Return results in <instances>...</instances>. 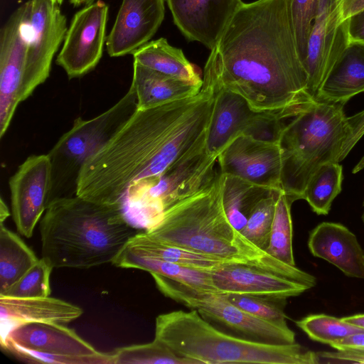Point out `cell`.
<instances>
[{
    "label": "cell",
    "instance_id": "6da1fadb",
    "mask_svg": "<svg viewBox=\"0 0 364 364\" xmlns=\"http://www.w3.org/2000/svg\"><path fill=\"white\" fill-rule=\"evenodd\" d=\"M217 82L215 61L208 57L198 94L137 109L85 162L78 177L76 195L97 203L122 207L133 185L160 175L205 133Z\"/></svg>",
    "mask_w": 364,
    "mask_h": 364
},
{
    "label": "cell",
    "instance_id": "7a4b0ae2",
    "mask_svg": "<svg viewBox=\"0 0 364 364\" xmlns=\"http://www.w3.org/2000/svg\"><path fill=\"white\" fill-rule=\"evenodd\" d=\"M210 52L223 85L253 109L294 117L316 101L308 91L289 0L243 3Z\"/></svg>",
    "mask_w": 364,
    "mask_h": 364
},
{
    "label": "cell",
    "instance_id": "3957f363",
    "mask_svg": "<svg viewBox=\"0 0 364 364\" xmlns=\"http://www.w3.org/2000/svg\"><path fill=\"white\" fill-rule=\"evenodd\" d=\"M222 185L218 170L211 185L168 208L145 232L168 244L255 266L314 287V276L273 257L231 224L223 205Z\"/></svg>",
    "mask_w": 364,
    "mask_h": 364
},
{
    "label": "cell",
    "instance_id": "277c9868",
    "mask_svg": "<svg viewBox=\"0 0 364 364\" xmlns=\"http://www.w3.org/2000/svg\"><path fill=\"white\" fill-rule=\"evenodd\" d=\"M39 231L42 257L53 268L88 269L112 262L139 230L127 220L122 208L78 196L52 200Z\"/></svg>",
    "mask_w": 364,
    "mask_h": 364
},
{
    "label": "cell",
    "instance_id": "5b68a950",
    "mask_svg": "<svg viewBox=\"0 0 364 364\" xmlns=\"http://www.w3.org/2000/svg\"><path fill=\"white\" fill-rule=\"evenodd\" d=\"M343 105L316 100L284 127L278 142L281 189L292 202L303 199L321 165L343 161L364 135V110L346 117Z\"/></svg>",
    "mask_w": 364,
    "mask_h": 364
},
{
    "label": "cell",
    "instance_id": "8992f818",
    "mask_svg": "<svg viewBox=\"0 0 364 364\" xmlns=\"http://www.w3.org/2000/svg\"><path fill=\"white\" fill-rule=\"evenodd\" d=\"M154 338L196 364H318L317 353L296 342L274 343L237 338L215 328L194 309L159 315Z\"/></svg>",
    "mask_w": 364,
    "mask_h": 364
},
{
    "label": "cell",
    "instance_id": "52a82bcc",
    "mask_svg": "<svg viewBox=\"0 0 364 364\" xmlns=\"http://www.w3.org/2000/svg\"><path fill=\"white\" fill-rule=\"evenodd\" d=\"M205 133L160 175L139 181L127 191L122 210L136 229L146 231L164 212L213 183L218 170L217 156L210 154Z\"/></svg>",
    "mask_w": 364,
    "mask_h": 364
},
{
    "label": "cell",
    "instance_id": "ba28073f",
    "mask_svg": "<svg viewBox=\"0 0 364 364\" xmlns=\"http://www.w3.org/2000/svg\"><path fill=\"white\" fill-rule=\"evenodd\" d=\"M137 109L132 85L109 109L90 119L77 118L48 152L52 165L48 205L59 198L76 196L80 172L85 162L100 150ZM48 207V206H47Z\"/></svg>",
    "mask_w": 364,
    "mask_h": 364
},
{
    "label": "cell",
    "instance_id": "9c48e42d",
    "mask_svg": "<svg viewBox=\"0 0 364 364\" xmlns=\"http://www.w3.org/2000/svg\"><path fill=\"white\" fill-rule=\"evenodd\" d=\"M210 54L215 61L218 82L205 134L208 153L218 157L230 142L241 135L278 143L285 126L282 121L290 116L284 112L253 109L244 97L223 85L215 58L211 52Z\"/></svg>",
    "mask_w": 364,
    "mask_h": 364
},
{
    "label": "cell",
    "instance_id": "30bf717a",
    "mask_svg": "<svg viewBox=\"0 0 364 364\" xmlns=\"http://www.w3.org/2000/svg\"><path fill=\"white\" fill-rule=\"evenodd\" d=\"M151 275L164 296L196 310L207 321L220 323L263 342H296L295 333L289 326H281L250 314L230 302L223 294L190 287L156 274Z\"/></svg>",
    "mask_w": 364,
    "mask_h": 364
},
{
    "label": "cell",
    "instance_id": "8fae6325",
    "mask_svg": "<svg viewBox=\"0 0 364 364\" xmlns=\"http://www.w3.org/2000/svg\"><path fill=\"white\" fill-rule=\"evenodd\" d=\"M30 28L21 102L48 77L68 30L66 17L51 0H30Z\"/></svg>",
    "mask_w": 364,
    "mask_h": 364
},
{
    "label": "cell",
    "instance_id": "7c38bea8",
    "mask_svg": "<svg viewBox=\"0 0 364 364\" xmlns=\"http://www.w3.org/2000/svg\"><path fill=\"white\" fill-rule=\"evenodd\" d=\"M30 0L17 8L0 32V137L6 134L21 102L30 37Z\"/></svg>",
    "mask_w": 364,
    "mask_h": 364
},
{
    "label": "cell",
    "instance_id": "4fadbf2b",
    "mask_svg": "<svg viewBox=\"0 0 364 364\" xmlns=\"http://www.w3.org/2000/svg\"><path fill=\"white\" fill-rule=\"evenodd\" d=\"M108 11V5L98 0L74 15L56 58L69 78L87 74L100 62L106 42Z\"/></svg>",
    "mask_w": 364,
    "mask_h": 364
},
{
    "label": "cell",
    "instance_id": "5bb4252c",
    "mask_svg": "<svg viewBox=\"0 0 364 364\" xmlns=\"http://www.w3.org/2000/svg\"><path fill=\"white\" fill-rule=\"evenodd\" d=\"M341 1L320 0L309 38L304 68L308 74V91L315 100L319 87L350 41L348 19H342Z\"/></svg>",
    "mask_w": 364,
    "mask_h": 364
},
{
    "label": "cell",
    "instance_id": "9a60e30c",
    "mask_svg": "<svg viewBox=\"0 0 364 364\" xmlns=\"http://www.w3.org/2000/svg\"><path fill=\"white\" fill-rule=\"evenodd\" d=\"M52 165L47 154L28 156L9 181L11 213L22 235L31 237L48 206Z\"/></svg>",
    "mask_w": 364,
    "mask_h": 364
},
{
    "label": "cell",
    "instance_id": "2e32d148",
    "mask_svg": "<svg viewBox=\"0 0 364 364\" xmlns=\"http://www.w3.org/2000/svg\"><path fill=\"white\" fill-rule=\"evenodd\" d=\"M220 172L258 186L281 189L282 153L278 143L241 135L218 156Z\"/></svg>",
    "mask_w": 364,
    "mask_h": 364
},
{
    "label": "cell",
    "instance_id": "e0dca14e",
    "mask_svg": "<svg viewBox=\"0 0 364 364\" xmlns=\"http://www.w3.org/2000/svg\"><path fill=\"white\" fill-rule=\"evenodd\" d=\"M210 272L217 293L225 295L243 294L287 300L309 289L295 280L242 263H227Z\"/></svg>",
    "mask_w": 364,
    "mask_h": 364
},
{
    "label": "cell",
    "instance_id": "ac0fdd59",
    "mask_svg": "<svg viewBox=\"0 0 364 364\" xmlns=\"http://www.w3.org/2000/svg\"><path fill=\"white\" fill-rule=\"evenodd\" d=\"M8 346L44 353L93 358L101 364H112L110 353L97 350L74 330L56 323L31 322L20 325L11 330L1 343L2 349Z\"/></svg>",
    "mask_w": 364,
    "mask_h": 364
},
{
    "label": "cell",
    "instance_id": "d6986e66",
    "mask_svg": "<svg viewBox=\"0 0 364 364\" xmlns=\"http://www.w3.org/2000/svg\"><path fill=\"white\" fill-rule=\"evenodd\" d=\"M173 20L189 41L213 49L241 0H166Z\"/></svg>",
    "mask_w": 364,
    "mask_h": 364
},
{
    "label": "cell",
    "instance_id": "ffe728a7",
    "mask_svg": "<svg viewBox=\"0 0 364 364\" xmlns=\"http://www.w3.org/2000/svg\"><path fill=\"white\" fill-rule=\"evenodd\" d=\"M165 14L164 0H122L106 37L110 57L132 54L154 36Z\"/></svg>",
    "mask_w": 364,
    "mask_h": 364
},
{
    "label": "cell",
    "instance_id": "44dd1931",
    "mask_svg": "<svg viewBox=\"0 0 364 364\" xmlns=\"http://www.w3.org/2000/svg\"><path fill=\"white\" fill-rule=\"evenodd\" d=\"M82 313L80 306L50 296L17 298L0 294V343L20 325L31 322L66 324Z\"/></svg>",
    "mask_w": 364,
    "mask_h": 364
},
{
    "label": "cell",
    "instance_id": "7402d4cb",
    "mask_svg": "<svg viewBox=\"0 0 364 364\" xmlns=\"http://www.w3.org/2000/svg\"><path fill=\"white\" fill-rule=\"evenodd\" d=\"M308 247L314 257L333 264L345 275L364 279V251L345 225L332 222L318 224L310 232Z\"/></svg>",
    "mask_w": 364,
    "mask_h": 364
},
{
    "label": "cell",
    "instance_id": "603a6c76",
    "mask_svg": "<svg viewBox=\"0 0 364 364\" xmlns=\"http://www.w3.org/2000/svg\"><path fill=\"white\" fill-rule=\"evenodd\" d=\"M364 92V43L350 41L321 85L318 101L345 105Z\"/></svg>",
    "mask_w": 364,
    "mask_h": 364
},
{
    "label": "cell",
    "instance_id": "cb8c5ba5",
    "mask_svg": "<svg viewBox=\"0 0 364 364\" xmlns=\"http://www.w3.org/2000/svg\"><path fill=\"white\" fill-rule=\"evenodd\" d=\"M132 85L136 92L138 109L193 97L202 87V85L173 78L134 62Z\"/></svg>",
    "mask_w": 364,
    "mask_h": 364
},
{
    "label": "cell",
    "instance_id": "d4e9b609",
    "mask_svg": "<svg viewBox=\"0 0 364 364\" xmlns=\"http://www.w3.org/2000/svg\"><path fill=\"white\" fill-rule=\"evenodd\" d=\"M132 55L134 63L180 80L203 85L200 73L182 50L171 46L164 38L149 41Z\"/></svg>",
    "mask_w": 364,
    "mask_h": 364
},
{
    "label": "cell",
    "instance_id": "484cf974",
    "mask_svg": "<svg viewBox=\"0 0 364 364\" xmlns=\"http://www.w3.org/2000/svg\"><path fill=\"white\" fill-rule=\"evenodd\" d=\"M112 264L117 267L146 271L151 274H156L190 287L217 293L210 271L194 269L141 255L124 247L117 254Z\"/></svg>",
    "mask_w": 364,
    "mask_h": 364
},
{
    "label": "cell",
    "instance_id": "4316f807",
    "mask_svg": "<svg viewBox=\"0 0 364 364\" xmlns=\"http://www.w3.org/2000/svg\"><path fill=\"white\" fill-rule=\"evenodd\" d=\"M124 247L141 255L201 270L211 271L227 263L237 262L166 243L142 230L132 236Z\"/></svg>",
    "mask_w": 364,
    "mask_h": 364
},
{
    "label": "cell",
    "instance_id": "83f0119b",
    "mask_svg": "<svg viewBox=\"0 0 364 364\" xmlns=\"http://www.w3.org/2000/svg\"><path fill=\"white\" fill-rule=\"evenodd\" d=\"M274 191L235 176L223 174L222 202L231 224L241 232L257 205Z\"/></svg>",
    "mask_w": 364,
    "mask_h": 364
},
{
    "label": "cell",
    "instance_id": "f1b7e54d",
    "mask_svg": "<svg viewBox=\"0 0 364 364\" xmlns=\"http://www.w3.org/2000/svg\"><path fill=\"white\" fill-rule=\"evenodd\" d=\"M39 259L16 233L0 225V294L16 283Z\"/></svg>",
    "mask_w": 364,
    "mask_h": 364
},
{
    "label": "cell",
    "instance_id": "f546056e",
    "mask_svg": "<svg viewBox=\"0 0 364 364\" xmlns=\"http://www.w3.org/2000/svg\"><path fill=\"white\" fill-rule=\"evenodd\" d=\"M342 181V166L336 162L325 163L310 177L303 199L317 215H327L333 200L341 192Z\"/></svg>",
    "mask_w": 364,
    "mask_h": 364
},
{
    "label": "cell",
    "instance_id": "4dcf8cb0",
    "mask_svg": "<svg viewBox=\"0 0 364 364\" xmlns=\"http://www.w3.org/2000/svg\"><path fill=\"white\" fill-rule=\"evenodd\" d=\"M292 203L281 189L276 203L267 252L285 264L296 266L292 248Z\"/></svg>",
    "mask_w": 364,
    "mask_h": 364
},
{
    "label": "cell",
    "instance_id": "1f68e13d",
    "mask_svg": "<svg viewBox=\"0 0 364 364\" xmlns=\"http://www.w3.org/2000/svg\"><path fill=\"white\" fill-rule=\"evenodd\" d=\"M110 354L112 364H196L176 355L156 338L151 343L116 348Z\"/></svg>",
    "mask_w": 364,
    "mask_h": 364
},
{
    "label": "cell",
    "instance_id": "d6a6232c",
    "mask_svg": "<svg viewBox=\"0 0 364 364\" xmlns=\"http://www.w3.org/2000/svg\"><path fill=\"white\" fill-rule=\"evenodd\" d=\"M296 326L311 340L332 345L364 329L332 316L311 314L296 321Z\"/></svg>",
    "mask_w": 364,
    "mask_h": 364
},
{
    "label": "cell",
    "instance_id": "836d02e7",
    "mask_svg": "<svg viewBox=\"0 0 364 364\" xmlns=\"http://www.w3.org/2000/svg\"><path fill=\"white\" fill-rule=\"evenodd\" d=\"M279 190L264 198L250 214L241 233L259 249L267 252Z\"/></svg>",
    "mask_w": 364,
    "mask_h": 364
},
{
    "label": "cell",
    "instance_id": "e575fe53",
    "mask_svg": "<svg viewBox=\"0 0 364 364\" xmlns=\"http://www.w3.org/2000/svg\"><path fill=\"white\" fill-rule=\"evenodd\" d=\"M53 269L48 261L42 257L1 294L17 298L48 296L51 293L50 278Z\"/></svg>",
    "mask_w": 364,
    "mask_h": 364
},
{
    "label": "cell",
    "instance_id": "d590c367",
    "mask_svg": "<svg viewBox=\"0 0 364 364\" xmlns=\"http://www.w3.org/2000/svg\"><path fill=\"white\" fill-rule=\"evenodd\" d=\"M320 0H289V13L299 58L304 67L308 42Z\"/></svg>",
    "mask_w": 364,
    "mask_h": 364
},
{
    "label": "cell",
    "instance_id": "8d00e7d4",
    "mask_svg": "<svg viewBox=\"0 0 364 364\" xmlns=\"http://www.w3.org/2000/svg\"><path fill=\"white\" fill-rule=\"evenodd\" d=\"M225 296L230 302L250 314L281 326H288L284 311L286 300L243 294H225Z\"/></svg>",
    "mask_w": 364,
    "mask_h": 364
},
{
    "label": "cell",
    "instance_id": "74e56055",
    "mask_svg": "<svg viewBox=\"0 0 364 364\" xmlns=\"http://www.w3.org/2000/svg\"><path fill=\"white\" fill-rule=\"evenodd\" d=\"M317 354L319 363H364V348H346Z\"/></svg>",
    "mask_w": 364,
    "mask_h": 364
},
{
    "label": "cell",
    "instance_id": "f35d334b",
    "mask_svg": "<svg viewBox=\"0 0 364 364\" xmlns=\"http://www.w3.org/2000/svg\"><path fill=\"white\" fill-rule=\"evenodd\" d=\"M348 32L350 41L364 43V10L348 18Z\"/></svg>",
    "mask_w": 364,
    "mask_h": 364
},
{
    "label": "cell",
    "instance_id": "ab89813d",
    "mask_svg": "<svg viewBox=\"0 0 364 364\" xmlns=\"http://www.w3.org/2000/svg\"><path fill=\"white\" fill-rule=\"evenodd\" d=\"M331 346L336 350L346 348H364V332L351 335Z\"/></svg>",
    "mask_w": 364,
    "mask_h": 364
},
{
    "label": "cell",
    "instance_id": "60d3db41",
    "mask_svg": "<svg viewBox=\"0 0 364 364\" xmlns=\"http://www.w3.org/2000/svg\"><path fill=\"white\" fill-rule=\"evenodd\" d=\"M341 14L343 21L364 10V0H341Z\"/></svg>",
    "mask_w": 364,
    "mask_h": 364
},
{
    "label": "cell",
    "instance_id": "b9f144b4",
    "mask_svg": "<svg viewBox=\"0 0 364 364\" xmlns=\"http://www.w3.org/2000/svg\"><path fill=\"white\" fill-rule=\"evenodd\" d=\"M343 321L364 329V314L342 318Z\"/></svg>",
    "mask_w": 364,
    "mask_h": 364
},
{
    "label": "cell",
    "instance_id": "7bdbcfd3",
    "mask_svg": "<svg viewBox=\"0 0 364 364\" xmlns=\"http://www.w3.org/2000/svg\"><path fill=\"white\" fill-rule=\"evenodd\" d=\"M10 216L9 210L4 203L3 198L0 200V225L4 224V222Z\"/></svg>",
    "mask_w": 364,
    "mask_h": 364
},
{
    "label": "cell",
    "instance_id": "ee69618b",
    "mask_svg": "<svg viewBox=\"0 0 364 364\" xmlns=\"http://www.w3.org/2000/svg\"><path fill=\"white\" fill-rule=\"evenodd\" d=\"M96 0H70V2L71 4H73L74 6H80L82 5H89L94 2H95Z\"/></svg>",
    "mask_w": 364,
    "mask_h": 364
},
{
    "label": "cell",
    "instance_id": "f6af8a7d",
    "mask_svg": "<svg viewBox=\"0 0 364 364\" xmlns=\"http://www.w3.org/2000/svg\"><path fill=\"white\" fill-rule=\"evenodd\" d=\"M364 168V156L361 158L360 161L353 168V173H356Z\"/></svg>",
    "mask_w": 364,
    "mask_h": 364
},
{
    "label": "cell",
    "instance_id": "bcb514c9",
    "mask_svg": "<svg viewBox=\"0 0 364 364\" xmlns=\"http://www.w3.org/2000/svg\"><path fill=\"white\" fill-rule=\"evenodd\" d=\"M54 4H56L58 5H60L64 0H51Z\"/></svg>",
    "mask_w": 364,
    "mask_h": 364
},
{
    "label": "cell",
    "instance_id": "7dc6e473",
    "mask_svg": "<svg viewBox=\"0 0 364 364\" xmlns=\"http://www.w3.org/2000/svg\"><path fill=\"white\" fill-rule=\"evenodd\" d=\"M362 219H363V223H364V213H363V214Z\"/></svg>",
    "mask_w": 364,
    "mask_h": 364
},
{
    "label": "cell",
    "instance_id": "c3c4849f",
    "mask_svg": "<svg viewBox=\"0 0 364 364\" xmlns=\"http://www.w3.org/2000/svg\"><path fill=\"white\" fill-rule=\"evenodd\" d=\"M363 206H364V201H363Z\"/></svg>",
    "mask_w": 364,
    "mask_h": 364
}]
</instances>
